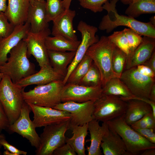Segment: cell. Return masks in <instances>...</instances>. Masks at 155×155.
Instances as JSON below:
<instances>
[{
    "label": "cell",
    "instance_id": "47",
    "mask_svg": "<svg viewBox=\"0 0 155 155\" xmlns=\"http://www.w3.org/2000/svg\"><path fill=\"white\" fill-rule=\"evenodd\" d=\"M141 155H155V148H150L146 149L142 152Z\"/></svg>",
    "mask_w": 155,
    "mask_h": 155
},
{
    "label": "cell",
    "instance_id": "42",
    "mask_svg": "<svg viewBox=\"0 0 155 155\" xmlns=\"http://www.w3.org/2000/svg\"><path fill=\"white\" fill-rule=\"evenodd\" d=\"M136 70L141 74L152 78H155V73L149 67L143 64L135 66Z\"/></svg>",
    "mask_w": 155,
    "mask_h": 155
},
{
    "label": "cell",
    "instance_id": "10",
    "mask_svg": "<svg viewBox=\"0 0 155 155\" xmlns=\"http://www.w3.org/2000/svg\"><path fill=\"white\" fill-rule=\"evenodd\" d=\"M77 28L81 33L82 39L74 57L67 68L66 75L63 80L64 85L66 84L71 72L85 55L89 47L99 40L98 36L96 35L98 31L96 27L89 25L82 20L79 22Z\"/></svg>",
    "mask_w": 155,
    "mask_h": 155
},
{
    "label": "cell",
    "instance_id": "5",
    "mask_svg": "<svg viewBox=\"0 0 155 155\" xmlns=\"http://www.w3.org/2000/svg\"><path fill=\"white\" fill-rule=\"evenodd\" d=\"M22 88L13 83L8 75L4 74L0 81V101L4 109L10 125L19 117L24 102Z\"/></svg>",
    "mask_w": 155,
    "mask_h": 155
},
{
    "label": "cell",
    "instance_id": "12",
    "mask_svg": "<svg viewBox=\"0 0 155 155\" xmlns=\"http://www.w3.org/2000/svg\"><path fill=\"white\" fill-rule=\"evenodd\" d=\"M51 34L49 28L38 33L29 31L23 39L26 44L28 57L33 56L40 67L50 64L45 41Z\"/></svg>",
    "mask_w": 155,
    "mask_h": 155
},
{
    "label": "cell",
    "instance_id": "18",
    "mask_svg": "<svg viewBox=\"0 0 155 155\" xmlns=\"http://www.w3.org/2000/svg\"><path fill=\"white\" fill-rule=\"evenodd\" d=\"M155 38L143 36L142 41L133 52L127 56L125 65L126 69L143 64L155 51Z\"/></svg>",
    "mask_w": 155,
    "mask_h": 155
},
{
    "label": "cell",
    "instance_id": "24",
    "mask_svg": "<svg viewBox=\"0 0 155 155\" xmlns=\"http://www.w3.org/2000/svg\"><path fill=\"white\" fill-rule=\"evenodd\" d=\"M125 101L127 107L124 118L126 123L130 125L148 113L152 112L150 104L142 100L131 99Z\"/></svg>",
    "mask_w": 155,
    "mask_h": 155
},
{
    "label": "cell",
    "instance_id": "35",
    "mask_svg": "<svg viewBox=\"0 0 155 155\" xmlns=\"http://www.w3.org/2000/svg\"><path fill=\"white\" fill-rule=\"evenodd\" d=\"M123 30L128 42L130 52L129 56L133 52L141 43L142 37L141 35L130 28H125Z\"/></svg>",
    "mask_w": 155,
    "mask_h": 155
},
{
    "label": "cell",
    "instance_id": "39",
    "mask_svg": "<svg viewBox=\"0 0 155 155\" xmlns=\"http://www.w3.org/2000/svg\"><path fill=\"white\" fill-rule=\"evenodd\" d=\"M53 155H76V153L68 144L65 143L56 149Z\"/></svg>",
    "mask_w": 155,
    "mask_h": 155
},
{
    "label": "cell",
    "instance_id": "14",
    "mask_svg": "<svg viewBox=\"0 0 155 155\" xmlns=\"http://www.w3.org/2000/svg\"><path fill=\"white\" fill-rule=\"evenodd\" d=\"M102 95V87L66 84L61 90V102L73 101L80 103L95 101Z\"/></svg>",
    "mask_w": 155,
    "mask_h": 155
},
{
    "label": "cell",
    "instance_id": "55",
    "mask_svg": "<svg viewBox=\"0 0 155 155\" xmlns=\"http://www.w3.org/2000/svg\"><path fill=\"white\" fill-rule=\"evenodd\" d=\"M3 75H4V74L3 73H2L0 71V81H1V80L2 79Z\"/></svg>",
    "mask_w": 155,
    "mask_h": 155
},
{
    "label": "cell",
    "instance_id": "23",
    "mask_svg": "<svg viewBox=\"0 0 155 155\" xmlns=\"http://www.w3.org/2000/svg\"><path fill=\"white\" fill-rule=\"evenodd\" d=\"M8 4L5 13L9 21L15 26L26 22L30 0H7Z\"/></svg>",
    "mask_w": 155,
    "mask_h": 155
},
{
    "label": "cell",
    "instance_id": "57",
    "mask_svg": "<svg viewBox=\"0 0 155 155\" xmlns=\"http://www.w3.org/2000/svg\"><path fill=\"white\" fill-rule=\"evenodd\" d=\"M1 154H2V153L1 152V151H0V155H1Z\"/></svg>",
    "mask_w": 155,
    "mask_h": 155
},
{
    "label": "cell",
    "instance_id": "32",
    "mask_svg": "<svg viewBox=\"0 0 155 155\" xmlns=\"http://www.w3.org/2000/svg\"><path fill=\"white\" fill-rule=\"evenodd\" d=\"M127 57L126 54L116 46L112 55L111 66L113 72L119 78L125 67Z\"/></svg>",
    "mask_w": 155,
    "mask_h": 155
},
{
    "label": "cell",
    "instance_id": "44",
    "mask_svg": "<svg viewBox=\"0 0 155 155\" xmlns=\"http://www.w3.org/2000/svg\"><path fill=\"white\" fill-rule=\"evenodd\" d=\"M145 116L148 128L155 130V117L154 116L152 112L148 113Z\"/></svg>",
    "mask_w": 155,
    "mask_h": 155
},
{
    "label": "cell",
    "instance_id": "31",
    "mask_svg": "<svg viewBox=\"0 0 155 155\" xmlns=\"http://www.w3.org/2000/svg\"><path fill=\"white\" fill-rule=\"evenodd\" d=\"M77 84L88 87L102 88L100 73L93 62L88 72Z\"/></svg>",
    "mask_w": 155,
    "mask_h": 155
},
{
    "label": "cell",
    "instance_id": "29",
    "mask_svg": "<svg viewBox=\"0 0 155 155\" xmlns=\"http://www.w3.org/2000/svg\"><path fill=\"white\" fill-rule=\"evenodd\" d=\"M125 13L134 18L142 14L155 13V0H139L130 4Z\"/></svg>",
    "mask_w": 155,
    "mask_h": 155
},
{
    "label": "cell",
    "instance_id": "37",
    "mask_svg": "<svg viewBox=\"0 0 155 155\" xmlns=\"http://www.w3.org/2000/svg\"><path fill=\"white\" fill-rule=\"evenodd\" d=\"M80 5L84 8L96 13L102 11V6L108 0H78Z\"/></svg>",
    "mask_w": 155,
    "mask_h": 155
},
{
    "label": "cell",
    "instance_id": "52",
    "mask_svg": "<svg viewBox=\"0 0 155 155\" xmlns=\"http://www.w3.org/2000/svg\"><path fill=\"white\" fill-rule=\"evenodd\" d=\"M3 154L4 155H16V154L10 152L7 150H5L4 151Z\"/></svg>",
    "mask_w": 155,
    "mask_h": 155
},
{
    "label": "cell",
    "instance_id": "51",
    "mask_svg": "<svg viewBox=\"0 0 155 155\" xmlns=\"http://www.w3.org/2000/svg\"><path fill=\"white\" fill-rule=\"evenodd\" d=\"M149 22L154 26L155 27V17L152 16L150 19Z\"/></svg>",
    "mask_w": 155,
    "mask_h": 155
},
{
    "label": "cell",
    "instance_id": "46",
    "mask_svg": "<svg viewBox=\"0 0 155 155\" xmlns=\"http://www.w3.org/2000/svg\"><path fill=\"white\" fill-rule=\"evenodd\" d=\"M7 0H0V12H5L6 11L7 7Z\"/></svg>",
    "mask_w": 155,
    "mask_h": 155
},
{
    "label": "cell",
    "instance_id": "13",
    "mask_svg": "<svg viewBox=\"0 0 155 155\" xmlns=\"http://www.w3.org/2000/svg\"><path fill=\"white\" fill-rule=\"evenodd\" d=\"M94 101H89L81 103L73 101L61 102L53 108L69 113L71 115L69 123L82 126L94 119L92 115Z\"/></svg>",
    "mask_w": 155,
    "mask_h": 155
},
{
    "label": "cell",
    "instance_id": "1",
    "mask_svg": "<svg viewBox=\"0 0 155 155\" xmlns=\"http://www.w3.org/2000/svg\"><path fill=\"white\" fill-rule=\"evenodd\" d=\"M118 0L106 1L103 5L102 8L107 11L106 15L102 17L98 28L105 30L107 33L111 32L118 26L128 27L143 36L155 38V27L149 22H144L138 21L129 16L119 14L116 9Z\"/></svg>",
    "mask_w": 155,
    "mask_h": 155
},
{
    "label": "cell",
    "instance_id": "27",
    "mask_svg": "<svg viewBox=\"0 0 155 155\" xmlns=\"http://www.w3.org/2000/svg\"><path fill=\"white\" fill-rule=\"evenodd\" d=\"M102 89L103 94L118 96L125 101L135 97L119 77L111 79Z\"/></svg>",
    "mask_w": 155,
    "mask_h": 155
},
{
    "label": "cell",
    "instance_id": "15",
    "mask_svg": "<svg viewBox=\"0 0 155 155\" xmlns=\"http://www.w3.org/2000/svg\"><path fill=\"white\" fill-rule=\"evenodd\" d=\"M27 104L34 114L32 122L36 128L44 127L68 121L71 119V114L66 111Z\"/></svg>",
    "mask_w": 155,
    "mask_h": 155
},
{
    "label": "cell",
    "instance_id": "49",
    "mask_svg": "<svg viewBox=\"0 0 155 155\" xmlns=\"http://www.w3.org/2000/svg\"><path fill=\"white\" fill-rule=\"evenodd\" d=\"M71 1L72 0H62L63 5L65 10L69 9Z\"/></svg>",
    "mask_w": 155,
    "mask_h": 155
},
{
    "label": "cell",
    "instance_id": "20",
    "mask_svg": "<svg viewBox=\"0 0 155 155\" xmlns=\"http://www.w3.org/2000/svg\"><path fill=\"white\" fill-rule=\"evenodd\" d=\"M64 77L55 71L50 64L40 67L36 73L23 79L16 83L22 87L32 85H43L58 80H63Z\"/></svg>",
    "mask_w": 155,
    "mask_h": 155
},
{
    "label": "cell",
    "instance_id": "34",
    "mask_svg": "<svg viewBox=\"0 0 155 155\" xmlns=\"http://www.w3.org/2000/svg\"><path fill=\"white\" fill-rule=\"evenodd\" d=\"M108 37L117 47L126 54L127 57L129 55L130 52L128 42L123 30L114 32Z\"/></svg>",
    "mask_w": 155,
    "mask_h": 155
},
{
    "label": "cell",
    "instance_id": "48",
    "mask_svg": "<svg viewBox=\"0 0 155 155\" xmlns=\"http://www.w3.org/2000/svg\"><path fill=\"white\" fill-rule=\"evenodd\" d=\"M149 99L155 102V84L152 86L149 96Z\"/></svg>",
    "mask_w": 155,
    "mask_h": 155
},
{
    "label": "cell",
    "instance_id": "45",
    "mask_svg": "<svg viewBox=\"0 0 155 155\" xmlns=\"http://www.w3.org/2000/svg\"><path fill=\"white\" fill-rule=\"evenodd\" d=\"M143 64L149 67L155 73V51L153 52L150 57Z\"/></svg>",
    "mask_w": 155,
    "mask_h": 155
},
{
    "label": "cell",
    "instance_id": "41",
    "mask_svg": "<svg viewBox=\"0 0 155 155\" xmlns=\"http://www.w3.org/2000/svg\"><path fill=\"white\" fill-rule=\"evenodd\" d=\"M0 144L3 146L5 150H7L10 152L16 154V155L22 154L26 155L27 152L24 151L20 150L15 147L9 144L5 138L2 139L0 141Z\"/></svg>",
    "mask_w": 155,
    "mask_h": 155
},
{
    "label": "cell",
    "instance_id": "3",
    "mask_svg": "<svg viewBox=\"0 0 155 155\" xmlns=\"http://www.w3.org/2000/svg\"><path fill=\"white\" fill-rule=\"evenodd\" d=\"M115 46L108 36H102L97 42L89 47L86 53L100 73L102 88L111 79L118 77L113 71L111 66L112 55Z\"/></svg>",
    "mask_w": 155,
    "mask_h": 155
},
{
    "label": "cell",
    "instance_id": "9",
    "mask_svg": "<svg viewBox=\"0 0 155 155\" xmlns=\"http://www.w3.org/2000/svg\"><path fill=\"white\" fill-rule=\"evenodd\" d=\"M120 78L133 95L140 98L149 99L155 78L143 75L139 72L135 67L123 71Z\"/></svg>",
    "mask_w": 155,
    "mask_h": 155
},
{
    "label": "cell",
    "instance_id": "54",
    "mask_svg": "<svg viewBox=\"0 0 155 155\" xmlns=\"http://www.w3.org/2000/svg\"><path fill=\"white\" fill-rule=\"evenodd\" d=\"M34 0H30V4L32 5H34L35 4Z\"/></svg>",
    "mask_w": 155,
    "mask_h": 155
},
{
    "label": "cell",
    "instance_id": "28",
    "mask_svg": "<svg viewBox=\"0 0 155 155\" xmlns=\"http://www.w3.org/2000/svg\"><path fill=\"white\" fill-rule=\"evenodd\" d=\"M81 41H74L61 36H49L45 44L48 50L59 51H76Z\"/></svg>",
    "mask_w": 155,
    "mask_h": 155
},
{
    "label": "cell",
    "instance_id": "50",
    "mask_svg": "<svg viewBox=\"0 0 155 155\" xmlns=\"http://www.w3.org/2000/svg\"><path fill=\"white\" fill-rule=\"evenodd\" d=\"M139 0H121V1L125 5H129L130 4L138 1Z\"/></svg>",
    "mask_w": 155,
    "mask_h": 155
},
{
    "label": "cell",
    "instance_id": "8",
    "mask_svg": "<svg viewBox=\"0 0 155 155\" xmlns=\"http://www.w3.org/2000/svg\"><path fill=\"white\" fill-rule=\"evenodd\" d=\"M127 102L118 96L103 94L94 102V119L106 122L125 114Z\"/></svg>",
    "mask_w": 155,
    "mask_h": 155
},
{
    "label": "cell",
    "instance_id": "26",
    "mask_svg": "<svg viewBox=\"0 0 155 155\" xmlns=\"http://www.w3.org/2000/svg\"><path fill=\"white\" fill-rule=\"evenodd\" d=\"M69 129L73 134L70 138L66 137V143L68 144L78 155H85V141L88 132V123L80 126L69 123Z\"/></svg>",
    "mask_w": 155,
    "mask_h": 155
},
{
    "label": "cell",
    "instance_id": "19",
    "mask_svg": "<svg viewBox=\"0 0 155 155\" xmlns=\"http://www.w3.org/2000/svg\"><path fill=\"white\" fill-rule=\"evenodd\" d=\"M45 5L46 1H35L34 5L30 4L26 21L30 24V32L38 33L49 28Z\"/></svg>",
    "mask_w": 155,
    "mask_h": 155
},
{
    "label": "cell",
    "instance_id": "38",
    "mask_svg": "<svg viewBox=\"0 0 155 155\" xmlns=\"http://www.w3.org/2000/svg\"><path fill=\"white\" fill-rule=\"evenodd\" d=\"M133 129L148 141L155 144L154 129L150 128Z\"/></svg>",
    "mask_w": 155,
    "mask_h": 155
},
{
    "label": "cell",
    "instance_id": "43",
    "mask_svg": "<svg viewBox=\"0 0 155 155\" xmlns=\"http://www.w3.org/2000/svg\"><path fill=\"white\" fill-rule=\"evenodd\" d=\"M130 126L133 129L149 128L146 121L145 115L142 118L136 121Z\"/></svg>",
    "mask_w": 155,
    "mask_h": 155
},
{
    "label": "cell",
    "instance_id": "22",
    "mask_svg": "<svg viewBox=\"0 0 155 155\" xmlns=\"http://www.w3.org/2000/svg\"><path fill=\"white\" fill-rule=\"evenodd\" d=\"M100 147L104 155H129L121 137L109 128L103 137Z\"/></svg>",
    "mask_w": 155,
    "mask_h": 155
},
{
    "label": "cell",
    "instance_id": "11",
    "mask_svg": "<svg viewBox=\"0 0 155 155\" xmlns=\"http://www.w3.org/2000/svg\"><path fill=\"white\" fill-rule=\"evenodd\" d=\"M31 110L28 104L23 103L19 117L8 129L27 139L32 146L36 149L39 147L40 138L36 132V127L30 117Z\"/></svg>",
    "mask_w": 155,
    "mask_h": 155
},
{
    "label": "cell",
    "instance_id": "17",
    "mask_svg": "<svg viewBox=\"0 0 155 155\" xmlns=\"http://www.w3.org/2000/svg\"><path fill=\"white\" fill-rule=\"evenodd\" d=\"M30 29V24L26 22L15 26L13 31L9 36L0 40V65L7 61L8 54L26 36Z\"/></svg>",
    "mask_w": 155,
    "mask_h": 155
},
{
    "label": "cell",
    "instance_id": "56",
    "mask_svg": "<svg viewBox=\"0 0 155 155\" xmlns=\"http://www.w3.org/2000/svg\"><path fill=\"white\" fill-rule=\"evenodd\" d=\"M35 1L38 2H43L45 1V0H34Z\"/></svg>",
    "mask_w": 155,
    "mask_h": 155
},
{
    "label": "cell",
    "instance_id": "7",
    "mask_svg": "<svg viewBox=\"0 0 155 155\" xmlns=\"http://www.w3.org/2000/svg\"><path fill=\"white\" fill-rule=\"evenodd\" d=\"M69 120L44 127L36 155H52L56 149L66 143L65 134L69 129Z\"/></svg>",
    "mask_w": 155,
    "mask_h": 155
},
{
    "label": "cell",
    "instance_id": "33",
    "mask_svg": "<svg viewBox=\"0 0 155 155\" xmlns=\"http://www.w3.org/2000/svg\"><path fill=\"white\" fill-rule=\"evenodd\" d=\"M45 7L47 20L48 22L53 21L65 10L62 0H46Z\"/></svg>",
    "mask_w": 155,
    "mask_h": 155
},
{
    "label": "cell",
    "instance_id": "36",
    "mask_svg": "<svg viewBox=\"0 0 155 155\" xmlns=\"http://www.w3.org/2000/svg\"><path fill=\"white\" fill-rule=\"evenodd\" d=\"M15 26L9 21L5 12H0V40L9 36Z\"/></svg>",
    "mask_w": 155,
    "mask_h": 155
},
{
    "label": "cell",
    "instance_id": "21",
    "mask_svg": "<svg viewBox=\"0 0 155 155\" xmlns=\"http://www.w3.org/2000/svg\"><path fill=\"white\" fill-rule=\"evenodd\" d=\"M106 122H102L101 125L99 121L93 119L88 123V130L90 135V144L86 150L88 155L102 154L100 145L103 137L108 129Z\"/></svg>",
    "mask_w": 155,
    "mask_h": 155
},
{
    "label": "cell",
    "instance_id": "2",
    "mask_svg": "<svg viewBox=\"0 0 155 155\" xmlns=\"http://www.w3.org/2000/svg\"><path fill=\"white\" fill-rule=\"evenodd\" d=\"M9 54L7 61L0 65V71L9 76L14 83L16 84L37 72L34 64L28 59L26 44L23 39Z\"/></svg>",
    "mask_w": 155,
    "mask_h": 155
},
{
    "label": "cell",
    "instance_id": "40",
    "mask_svg": "<svg viewBox=\"0 0 155 155\" xmlns=\"http://www.w3.org/2000/svg\"><path fill=\"white\" fill-rule=\"evenodd\" d=\"M9 125L8 119L0 101V132L3 130L8 129Z\"/></svg>",
    "mask_w": 155,
    "mask_h": 155
},
{
    "label": "cell",
    "instance_id": "30",
    "mask_svg": "<svg viewBox=\"0 0 155 155\" xmlns=\"http://www.w3.org/2000/svg\"><path fill=\"white\" fill-rule=\"evenodd\" d=\"M92 63V59L85 55L71 72L66 84H78L88 72Z\"/></svg>",
    "mask_w": 155,
    "mask_h": 155
},
{
    "label": "cell",
    "instance_id": "53",
    "mask_svg": "<svg viewBox=\"0 0 155 155\" xmlns=\"http://www.w3.org/2000/svg\"><path fill=\"white\" fill-rule=\"evenodd\" d=\"M5 138V137L3 135L0 134V148H1L2 146L0 144V141L2 139Z\"/></svg>",
    "mask_w": 155,
    "mask_h": 155
},
{
    "label": "cell",
    "instance_id": "16",
    "mask_svg": "<svg viewBox=\"0 0 155 155\" xmlns=\"http://www.w3.org/2000/svg\"><path fill=\"white\" fill-rule=\"evenodd\" d=\"M76 15L75 11L69 9L65 10L53 21L52 35L61 36L69 40H78L74 30L73 21Z\"/></svg>",
    "mask_w": 155,
    "mask_h": 155
},
{
    "label": "cell",
    "instance_id": "4",
    "mask_svg": "<svg viewBox=\"0 0 155 155\" xmlns=\"http://www.w3.org/2000/svg\"><path fill=\"white\" fill-rule=\"evenodd\" d=\"M106 123L109 128L121 137L129 155H138L146 149L155 148V144L145 139L126 123L124 114Z\"/></svg>",
    "mask_w": 155,
    "mask_h": 155
},
{
    "label": "cell",
    "instance_id": "6",
    "mask_svg": "<svg viewBox=\"0 0 155 155\" xmlns=\"http://www.w3.org/2000/svg\"><path fill=\"white\" fill-rule=\"evenodd\" d=\"M63 80L53 81L47 84L37 85L33 89L22 92L23 99L27 103L53 108L61 102V92L64 86Z\"/></svg>",
    "mask_w": 155,
    "mask_h": 155
},
{
    "label": "cell",
    "instance_id": "25",
    "mask_svg": "<svg viewBox=\"0 0 155 155\" xmlns=\"http://www.w3.org/2000/svg\"><path fill=\"white\" fill-rule=\"evenodd\" d=\"M75 53L76 51H59L48 50L50 64L55 71L65 78L68 67L73 60Z\"/></svg>",
    "mask_w": 155,
    "mask_h": 155
}]
</instances>
